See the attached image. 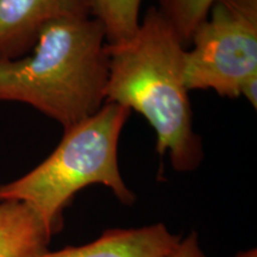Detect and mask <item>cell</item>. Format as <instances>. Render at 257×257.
Returning <instances> with one entry per match:
<instances>
[{
    "mask_svg": "<svg viewBox=\"0 0 257 257\" xmlns=\"http://www.w3.org/2000/svg\"><path fill=\"white\" fill-rule=\"evenodd\" d=\"M257 73V0H214L185 51L188 91L212 89L236 99Z\"/></svg>",
    "mask_w": 257,
    "mask_h": 257,
    "instance_id": "cell-4",
    "label": "cell"
},
{
    "mask_svg": "<svg viewBox=\"0 0 257 257\" xmlns=\"http://www.w3.org/2000/svg\"><path fill=\"white\" fill-rule=\"evenodd\" d=\"M53 237L34 208L22 201H0V257H38Z\"/></svg>",
    "mask_w": 257,
    "mask_h": 257,
    "instance_id": "cell-7",
    "label": "cell"
},
{
    "mask_svg": "<svg viewBox=\"0 0 257 257\" xmlns=\"http://www.w3.org/2000/svg\"><path fill=\"white\" fill-rule=\"evenodd\" d=\"M131 111L106 101L79 123L63 128L54 152L37 167L0 186V201H22L36 211L53 237L63 227V212L76 193L91 185L111 189L131 206L136 194L120 174L118 146Z\"/></svg>",
    "mask_w": 257,
    "mask_h": 257,
    "instance_id": "cell-3",
    "label": "cell"
},
{
    "mask_svg": "<svg viewBox=\"0 0 257 257\" xmlns=\"http://www.w3.org/2000/svg\"><path fill=\"white\" fill-rule=\"evenodd\" d=\"M93 17V0H0V61L25 56L60 18Z\"/></svg>",
    "mask_w": 257,
    "mask_h": 257,
    "instance_id": "cell-5",
    "label": "cell"
},
{
    "mask_svg": "<svg viewBox=\"0 0 257 257\" xmlns=\"http://www.w3.org/2000/svg\"><path fill=\"white\" fill-rule=\"evenodd\" d=\"M239 96H244L253 110L257 108V73L251 74L242 82L239 87Z\"/></svg>",
    "mask_w": 257,
    "mask_h": 257,
    "instance_id": "cell-11",
    "label": "cell"
},
{
    "mask_svg": "<svg viewBox=\"0 0 257 257\" xmlns=\"http://www.w3.org/2000/svg\"><path fill=\"white\" fill-rule=\"evenodd\" d=\"M167 257H207L202 251L197 232L181 237L175 249Z\"/></svg>",
    "mask_w": 257,
    "mask_h": 257,
    "instance_id": "cell-10",
    "label": "cell"
},
{
    "mask_svg": "<svg viewBox=\"0 0 257 257\" xmlns=\"http://www.w3.org/2000/svg\"><path fill=\"white\" fill-rule=\"evenodd\" d=\"M106 32L94 17L60 18L25 56L0 61V101L28 104L64 127L106 102Z\"/></svg>",
    "mask_w": 257,
    "mask_h": 257,
    "instance_id": "cell-2",
    "label": "cell"
},
{
    "mask_svg": "<svg viewBox=\"0 0 257 257\" xmlns=\"http://www.w3.org/2000/svg\"><path fill=\"white\" fill-rule=\"evenodd\" d=\"M233 257H257V249L251 248V249L245 250V251H240Z\"/></svg>",
    "mask_w": 257,
    "mask_h": 257,
    "instance_id": "cell-12",
    "label": "cell"
},
{
    "mask_svg": "<svg viewBox=\"0 0 257 257\" xmlns=\"http://www.w3.org/2000/svg\"><path fill=\"white\" fill-rule=\"evenodd\" d=\"M142 0H93V17L102 24L107 44L130 40L140 28Z\"/></svg>",
    "mask_w": 257,
    "mask_h": 257,
    "instance_id": "cell-8",
    "label": "cell"
},
{
    "mask_svg": "<svg viewBox=\"0 0 257 257\" xmlns=\"http://www.w3.org/2000/svg\"><path fill=\"white\" fill-rule=\"evenodd\" d=\"M181 237L172 233L162 223L142 227H115L101 233L93 242L67 246L38 257H167Z\"/></svg>",
    "mask_w": 257,
    "mask_h": 257,
    "instance_id": "cell-6",
    "label": "cell"
},
{
    "mask_svg": "<svg viewBox=\"0 0 257 257\" xmlns=\"http://www.w3.org/2000/svg\"><path fill=\"white\" fill-rule=\"evenodd\" d=\"M159 11L170 24L186 49L193 34L207 17L214 0H157Z\"/></svg>",
    "mask_w": 257,
    "mask_h": 257,
    "instance_id": "cell-9",
    "label": "cell"
},
{
    "mask_svg": "<svg viewBox=\"0 0 257 257\" xmlns=\"http://www.w3.org/2000/svg\"><path fill=\"white\" fill-rule=\"evenodd\" d=\"M106 101L142 114L156 135V152L168 154L173 169L194 172L205 157L193 125L185 80L186 48L159 9L147 11L130 40L106 44Z\"/></svg>",
    "mask_w": 257,
    "mask_h": 257,
    "instance_id": "cell-1",
    "label": "cell"
}]
</instances>
